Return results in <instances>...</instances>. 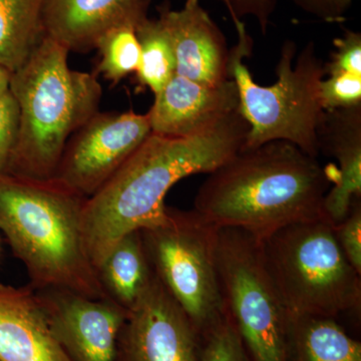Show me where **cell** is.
<instances>
[{
    "instance_id": "obj_7",
    "label": "cell",
    "mask_w": 361,
    "mask_h": 361,
    "mask_svg": "<svg viewBox=\"0 0 361 361\" xmlns=\"http://www.w3.org/2000/svg\"><path fill=\"white\" fill-rule=\"evenodd\" d=\"M218 278L225 313L252 361H286L290 315L271 276L262 242L237 228H218Z\"/></svg>"
},
{
    "instance_id": "obj_9",
    "label": "cell",
    "mask_w": 361,
    "mask_h": 361,
    "mask_svg": "<svg viewBox=\"0 0 361 361\" xmlns=\"http://www.w3.org/2000/svg\"><path fill=\"white\" fill-rule=\"evenodd\" d=\"M149 114H94L66 142L54 178L90 198L151 135Z\"/></svg>"
},
{
    "instance_id": "obj_8",
    "label": "cell",
    "mask_w": 361,
    "mask_h": 361,
    "mask_svg": "<svg viewBox=\"0 0 361 361\" xmlns=\"http://www.w3.org/2000/svg\"><path fill=\"white\" fill-rule=\"evenodd\" d=\"M217 229L194 210L167 207L165 219L141 230L156 277L198 334L225 315L216 259Z\"/></svg>"
},
{
    "instance_id": "obj_29",
    "label": "cell",
    "mask_w": 361,
    "mask_h": 361,
    "mask_svg": "<svg viewBox=\"0 0 361 361\" xmlns=\"http://www.w3.org/2000/svg\"><path fill=\"white\" fill-rule=\"evenodd\" d=\"M11 75L13 73L0 66V96L9 90V85H11Z\"/></svg>"
},
{
    "instance_id": "obj_27",
    "label": "cell",
    "mask_w": 361,
    "mask_h": 361,
    "mask_svg": "<svg viewBox=\"0 0 361 361\" xmlns=\"http://www.w3.org/2000/svg\"><path fill=\"white\" fill-rule=\"evenodd\" d=\"M299 9L327 23H341L356 0H291Z\"/></svg>"
},
{
    "instance_id": "obj_16",
    "label": "cell",
    "mask_w": 361,
    "mask_h": 361,
    "mask_svg": "<svg viewBox=\"0 0 361 361\" xmlns=\"http://www.w3.org/2000/svg\"><path fill=\"white\" fill-rule=\"evenodd\" d=\"M317 137L319 153L324 151L339 164L323 201V212L336 224L361 196V106L324 111Z\"/></svg>"
},
{
    "instance_id": "obj_17",
    "label": "cell",
    "mask_w": 361,
    "mask_h": 361,
    "mask_svg": "<svg viewBox=\"0 0 361 361\" xmlns=\"http://www.w3.org/2000/svg\"><path fill=\"white\" fill-rule=\"evenodd\" d=\"M104 298L129 312L155 279L141 231L125 235L96 268Z\"/></svg>"
},
{
    "instance_id": "obj_19",
    "label": "cell",
    "mask_w": 361,
    "mask_h": 361,
    "mask_svg": "<svg viewBox=\"0 0 361 361\" xmlns=\"http://www.w3.org/2000/svg\"><path fill=\"white\" fill-rule=\"evenodd\" d=\"M45 0H0V66L18 71L44 37Z\"/></svg>"
},
{
    "instance_id": "obj_2",
    "label": "cell",
    "mask_w": 361,
    "mask_h": 361,
    "mask_svg": "<svg viewBox=\"0 0 361 361\" xmlns=\"http://www.w3.org/2000/svg\"><path fill=\"white\" fill-rule=\"evenodd\" d=\"M195 212L216 228H237L262 240L281 228L324 217L323 201L336 167L324 168L291 142L243 148L209 173Z\"/></svg>"
},
{
    "instance_id": "obj_11",
    "label": "cell",
    "mask_w": 361,
    "mask_h": 361,
    "mask_svg": "<svg viewBox=\"0 0 361 361\" xmlns=\"http://www.w3.org/2000/svg\"><path fill=\"white\" fill-rule=\"evenodd\" d=\"M54 336L73 361H116L128 311L106 298L35 290Z\"/></svg>"
},
{
    "instance_id": "obj_22",
    "label": "cell",
    "mask_w": 361,
    "mask_h": 361,
    "mask_svg": "<svg viewBox=\"0 0 361 361\" xmlns=\"http://www.w3.org/2000/svg\"><path fill=\"white\" fill-rule=\"evenodd\" d=\"M200 361H252L227 314L199 334Z\"/></svg>"
},
{
    "instance_id": "obj_15",
    "label": "cell",
    "mask_w": 361,
    "mask_h": 361,
    "mask_svg": "<svg viewBox=\"0 0 361 361\" xmlns=\"http://www.w3.org/2000/svg\"><path fill=\"white\" fill-rule=\"evenodd\" d=\"M0 361H73L30 285L0 282Z\"/></svg>"
},
{
    "instance_id": "obj_26",
    "label": "cell",
    "mask_w": 361,
    "mask_h": 361,
    "mask_svg": "<svg viewBox=\"0 0 361 361\" xmlns=\"http://www.w3.org/2000/svg\"><path fill=\"white\" fill-rule=\"evenodd\" d=\"M334 236L353 267L361 274V203L356 199L343 220L334 224Z\"/></svg>"
},
{
    "instance_id": "obj_18",
    "label": "cell",
    "mask_w": 361,
    "mask_h": 361,
    "mask_svg": "<svg viewBox=\"0 0 361 361\" xmlns=\"http://www.w3.org/2000/svg\"><path fill=\"white\" fill-rule=\"evenodd\" d=\"M286 361H361V343L336 318L290 316Z\"/></svg>"
},
{
    "instance_id": "obj_1",
    "label": "cell",
    "mask_w": 361,
    "mask_h": 361,
    "mask_svg": "<svg viewBox=\"0 0 361 361\" xmlns=\"http://www.w3.org/2000/svg\"><path fill=\"white\" fill-rule=\"evenodd\" d=\"M248 130L238 110L190 137L151 133L118 172L85 202V239L94 268L125 235L165 219V199L171 188L189 176L213 172L242 149Z\"/></svg>"
},
{
    "instance_id": "obj_12",
    "label": "cell",
    "mask_w": 361,
    "mask_h": 361,
    "mask_svg": "<svg viewBox=\"0 0 361 361\" xmlns=\"http://www.w3.org/2000/svg\"><path fill=\"white\" fill-rule=\"evenodd\" d=\"M158 13L174 49L176 75L206 85L231 78L224 35L200 0H186L179 11L164 4Z\"/></svg>"
},
{
    "instance_id": "obj_3",
    "label": "cell",
    "mask_w": 361,
    "mask_h": 361,
    "mask_svg": "<svg viewBox=\"0 0 361 361\" xmlns=\"http://www.w3.org/2000/svg\"><path fill=\"white\" fill-rule=\"evenodd\" d=\"M87 199L54 178L0 175V230L35 290L104 298L85 243Z\"/></svg>"
},
{
    "instance_id": "obj_4",
    "label": "cell",
    "mask_w": 361,
    "mask_h": 361,
    "mask_svg": "<svg viewBox=\"0 0 361 361\" xmlns=\"http://www.w3.org/2000/svg\"><path fill=\"white\" fill-rule=\"evenodd\" d=\"M68 52L44 35L13 73L9 90L20 106V128L6 174L54 178L66 142L99 111L97 73L71 70Z\"/></svg>"
},
{
    "instance_id": "obj_24",
    "label": "cell",
    "mask_w": 361,
    "mask_h": 361,
    "mask_svg": "<svg viewBox=\"0 0 361 361\" xmlns=\"http://www.w3.org/2000/svg\"><path fill=\"white\" fill-rule=\"evenodd\" d=\"M334 45L330 61L324 63L325 75L350 73L361 77V33L345 30Z\"/></svg>"
},
{
    "instance_id": "obj_5",
    "label": "cell",
    "mask_w": 361,
    "mask_h": 361,
    "mask_svg": "<svg viewBox=\"0 0 361 361\" xmlns=\"http://www.w3.org/2000/svg\"><path fill=\"white\" fill-rule=\"evenodd\" d=\"M234 26L238 42L230 49L229 75L238 87L240 114L249 126L243 148L285 141L317 158V133L324 115L320 84L325 70L314 44H307L294 63L295 42L286 40L276 66V82L260 85L244 63L252 54L253 40L243 21Z\"/></svg>"
},
{
    "instance_id": "obj_14",
    "label": "cell",
    "mask_w": 361,
    "mask_h": 361,
    "mask_svg": "<svg viewBox=\"0 0 361 361\" xmlns=\"http://www.w3.org/2000/svg\"><path fill=\"white\" fill-rule=\"evenodd\" d=\"M151 0H45L44 35L68 51L96 49L106 32L123 25L137 27L148 18Z\"/></svg>"
},
{
    "instance_id": "obj_13",
    "label": "cell",
    "mask_w": 361,
    "mask_h": 361,
    "mask_svg": "<svg viewBox=\"0 0 361 361\" xmlns=\"http://www.w3.org/2000/svg\"><path fill=\"white\" fill-rule=\"evenodd\" d=\"M238 110V87L233 78L221 85H206L175 75L156 94L148 114L154 134L190 137Z\"/></svg>"
},
{
    "instance_id": "obj_23",
    "label": "cell",
    "mask_w": 361,
    "mask_h": 361,
    "mask_svg": "<svg viewBox=\"0 0 361 361\" xmlns=\"http://www.w3.org/2000/svg\"><path fill=\"white\" fill-rule=\"evenodd\" d=\"M320 99L324 111L361 106V77L350 73L327 75L320 84Z\"/></svg>"
},
{
    "instance_id": "obj_10",
    "label": "cell",
    "mask_w": 361,
    "mask_h": 361,
    "mask_svg": "<svg viewBox=\"0 0 361 361\" xmlns=\"http://www.w3.org/2000/svg\"><path fill=\"white\" fill-rule=\"evenodd\" d=\"M116 361H200V339L158 278L128 312Z\"/></svg>"
},
{
    "instance_id": "obj_25",
    "label": "cell",
    "mask_w": 361,
    "mask_h": 361,
    "mask_svg": "<svg viewBox=\"0 0 361 361\" xmlns=\"http://www.w3.org/2000/svg\"><path fill=\"white\" fill-rule=\"evenodd\" d=\"M20 128V106L11 90L0 96V175L6 174Z\"/></svg>"
},
{
    "instance_id": "obj_20",
    "label": "cell",
    "mask_w": 361,
    "mask_h": 361,
    "mask_svg": "<svg viewBox=\"0 0 361 361\" xmlns=\"http://www.w3.org/2000/svg\"><path fill=\"white\" fill-rule=\"evenodd\" d=\"M141 45V61L135 71L140 89L158 94L176 75V59L172 42L160 18H147L135 27Z\"/></svg>"
},
{
    "instance_id": "obj_28",
    "label": "cell",
    "mask_w": 361,
    "mask_h": 361,
    "mask_svg": "<svg viewBox=\"0 0 361 361\" xmlns=\"http://www.w3.org/2000/svg\"><path fill=\"white\" fill-rule=\"evenodd\" d=\"M228 11H233L239 18L243 16H254L258 21L261 32L265 35L270 18L275 8L277 0H221Z\"/></svg>"
},
{
    "instance_id": "obj_6",
    "label": "cell",
    "mask_w": 361,
    "mask_h": 361,
    "mask_svg": "<svg viewBox=\"0 0 361 361\" xmlns=\"http://www.w3.org/2000/svg\"><path fill=\"white\" fill-rule=\"evenodd\" d=\"M261 242L289 315L336 318L360 310L361 274L342 252L326 216L286 226Z\"/></svg>"
},
{
    "instance_id": "obj_21",
    "label": "cell",
    "mask_w": 361,
    "mask_h": 361,
    "mask_svg": "<svg viewBox=\"0 0 361 361\" xmlns=\"http://www.w3.org/2000/svg\"><path fill=\"white\" fill-rule=\"evenodd\" d=\"M96 49L101 59L94 73L103 75L113 85L135 73L139 68L141 45L135 26L123 25L114 28L97 42Z\"/></svg>"
}]
</instances>
